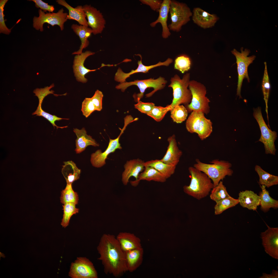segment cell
Masks as SVG:
<instances>
[{
  "label": "cell",
  "instance_id": "obj_41",
  "mask_svg": "<svg viewBox=\"0 0 278 278\" xmlns=\"http://www.w3.org/2000/svg\"><path fill=\"white\" fill-rule=\"evenodd\" d=\"M171 109L170 105L164 107L161 106H155L147 115L150 117L157 122L161 121L167 113Z\"/></svg>",
  "mask_w": 278,
  "mask_h": 278
},
{
  "label": "cell",
  "instance_id": "obj_34",
  "mask_svg": "<svg viewBox=\"0 0 278 278\" xmlns=\"http://www.w3.org/2000/svg\"><path fill=\"white\" fill-rule=\"evenodd\" d=\"M76 205L73 203H68L63 205V214L61 223L63 227L65 228L67 227L71 216L79 212V209L76 207Z\"/></svg>",
  "mask_w": 278,
  "mask_h": 278
},
{
  "label": "cell",
  "instance_id": "obj_14",
  "mask_svg": "<svg viewBox=\"0 0 278 278\" xmlns=\"http://www.w3.org/2000/svg\"><path fill=\"white\" fill-rule=\"evenodd\" d=\"M83 7L88 19V26L92 29V33L95 35L101 33L106 24L102 13L90 5H85Z\"/></svg>",
  "mask_w": 278,
  "mask_h": 278
},
{
  "label": "cell",
  "instance_id": "obj_38",
  "mask_svg": "<svg viewBox=\"0 0 278 278\" xmlns=\"http://www.w3.org/2000/svg\"><path fill=\"white\" fill-rule=\"evenodd\" d=\"M32 115H36V116H41L45 118L48 120L52 125L54 127H56L57 129L58 128H67L68 126L63 127L57 126L55 124V122L56 121H59L62 119L69 120V119L62 118L59 117L55 115H53L47 112L42 108L41 105L39 104L36 110L32 113Z\"/></svg>",
  "mask_w": 278,
  "mask_h": 278
},
{
  "label": "cell",
  "instance_id": "obj_26",
  "mask_svg": "<svg viewBox=\"0 0 278 278\" xmlns=\"http://www.w3.org/2000/svg\"><path fill=\"white\" fill-rule=\"evenodd\" d=\"M238 199L241 206L249 210H256L260 205L259 196L251 190L240 192Z\"/></svg>",
  "mask_w": 278,
  "mask_h": 278
},
{
  "label": "cell",
  "instance_id": "obj_16",
  "mask_svg": "<svg viewBox=\"0 0 278 278\" xmlns=\"http://www.w3.org/2000/svg\"><path fill=\"white\" fill-rule=\"evenodd\" d=\"M136 55L139 56L141 58L140 60H138V61L137 64L138 66L137 68L135 70H131L129 73H125L120 68H119L115 76L114 79L116 81L120 82V83L125 82H126V79L130 77L132 75L140 72L146 73H148L150 70L156 67L161 66H168L173 61L172 59L168 58L165 61L163 62H159L155 64L147 66L143 64L142 62V57L141 55L140 54Z\"/></svg>",
  "mask_w": 278,
  "mask_h": 278
},
{
  "label": "cell",
  "instance_id": "obj_36",
  "mask_svg": "<svg viewBox=\"0 0 278 278\" xmlns=\"http://www.w3.org/2000/svg\"><path fill=\"white\" fill-rule=\"evenodd\" d=\"M214 207V214L218 215L229 208L235 206L239 203L238 199L230 196L216 202Z\"/></svg>",
  "mask_w": 278,
  "mask_h": 278
},
{
  "label": "cell",
  "instance_id": "obj_4",
  "mask_svg": "<svg viewBox=\"0 0 278 278\" xmlns=\"http://www.w3.org/2000/svg\"><path fill=\"white\" fill-rule=\"evenodd\" d=\"M190 79L189 73L184 75L182 79L177 74L171 78V83L168 87L171 88L173 91V99L170 105L171 109L175 106L181 104L187 106L191 102L192 94L190 90L188 89Z\"/></svg>",
  "mask_w": 278,
  "mask_h": 278
},
{
  "label": "cell",
  "instance_id": "obj_43",
  "mask_svg": "<svg viewBox=\"0 0 278 278\" xmlns=\"http://www.w3.org/2000/svg\"><path fill=\"white\" fill-rule=\"evenodd\" d=\"M8 0L0 1V33L9 34L11 32V29L7 28L5 23L4 14V8Z\"/></svg>",
  "mask_w": 278,
  "mask_h": 278
},
{
  "label": "cell",
  "instance_id": "obj_44",
  "mask_svg": "<svg viewBox=\"0 0 278 278\" xmlns=\"http://www.w3.org/2000/svg\"><path fill=\"white\" fill-rule=\"evenodd\" d=\"M95 110L91 98H85L82 103L81 111L83 115L87 118Z\"/></svg>",
  "mask_w": 278,
  "mask_h": 278
},
{
  "label": "cell",
  "instance_id": "obj_23",
  "mask_svg": "<svg viewBox=\"0 0 278 278\" xmlns=\"http://www.w3.org/2000/svg\"><path fill=\"white\" fill-rule=\"evenodd\" d=\"M143 252L142 247L124 252L127 272H133L140 266L143 261Z\"/></svg>",
  "mask_w": 278,
  "mask_h": 278
},
{
  "label": "cell",
  "instance_id": "obj_9",
  "mask_svg": "<svg viewBox=\"0 0 278 278\" xmlns=\"http://www.w3.org/2000/svg\"><path fill=\"white\" fill-rule=\"evenodd\" d=\"M253 111V116L258 123L261 131L258 141L264 144L266 154L275 155L276 149L274 142L277 137V132L272 131L268 127L263 117L260 107L254 108Z\"/></svg>",
  "mask_w": 278,
  "mask_h": 278
},
{
  "label": "cell",
  "instance_id": "obj_12",
  "mask_svg": "<svg viewBox=\"0 0 278 278\" xmlns=\"http://www.w3.org/2000/svg\"><path fill=\"white\" fill-rule=\"evenodd\" d=\"M124 120V125L123 128L120 129V134L115 139L110 138L108 146L105 151L102 152L101 150H98L91 154L90 161L93 167L100 168L103 166L105 164L106 160L110 154L114 152L117 149H122L119 142L120 137L127 125L132 122V119L127 117H125Z\"/></svg>",
  "mask_w": 278,
  "mask_h": 278
},
{
  "label": "cell",
  "instance_id": "obj_13",
  "mask_svg": "<svg viewBox=\"0 0 278 278\" xmlns=\"http://www.w3.org/2000/svg\"><path fill=\"white\" fill-rule=\"evenodd\" d=\"M68 275L72 278H97L93 264L86 257H79L71 263Z\"/></svg>",
  "mask_w": 278,
  "mask_h": 278
},
{
  "label": "cell",
  "instance_id": "obj_33",
  "mask_svg": "<svg viewBox=\"0 0 278 278\" xmlns=\"http://www.w3.org/2000/svg\"><path fill=\"white\" fill-rule=\"evenodd\" d=\"M60 201L64 204L68 203H73L76 205L79 200L77 193L73 189L72 184H67L65 188L61 192Z\"/></svg>",
  "mask_w": 278,
  "mask_h": 278
},
{
  "label": "cell",
  "instance_id": "obj_47",
  "mask_svg": "<svg viewBox=\"0 0 278 278\" xmlns=\"http://www.w3.org/2000/svg\"><path fill=\"white\" fill-rule=\"evenodd\" d=\"M142 4L149 6L151 9L158 12L163 1L160 0H140Z\"/></svg>",
  "mask_w": 278,
  "mask_h": 278
},
{
  "label": "cell",
  "instance_id": "obj_27",
  "mask_svg": "<svg viewBox=\"0 0 278 278\" xmlns=\"http://www.w3.org/2000/svg\"><path fill=\"white\" fill-rule=\"evenodd\" d=\"M143 170L139 174L137 181H131L132 185L136 186L141 180L153 181L161 183L164 182L167 179L162 174L152 167L145 166Z\"/></svg>",
  "mask_w": 278,
  "mask_h": 278
},
{
  "label": "cell",
  "instance_id": "obj_45",
  "mask_svg": "<svg viewBox=\"0 0 278 278\" xmlns=\"http://www.w3.org/2000/svg\"><path fill=\"white\" fill-rule=\"evenodd\" d=\"M134 105L135 108L142 113L147 115L155 106L154 103L152 102H144L140 101Z\"/></svg>",
  "mask_w": 278,
  "mask_h": 278
},
{
  "label": "cell",
  "instance_id": "obj_11",
  "mask_svg": "<svg viewBox=\"0 0 278 278\" xmlns=\"http://www.w3.org/2000/svg\"><path fill=\"white\" fill-rule=\"evenodd\" d=\"M39 16H34L33 19V27L38 30L43 31V25L47 23L54 26L57 25L59 26L61 31L64 29V25L67 20L66 18L68 14L64 12L62 8L56 13L45 12L40 9L38 11Z\"/></svg>",
  "mask_w": 278,
  "mask_h": 278
},
{
  "label": "cell",
  "instance_id": "obj_42",
  "mask_svg": "<svg viewBox=\"0 0 278 278\" xmlns=\"http://www.w3.org/2000/svg\"><path fill=\"white\" fill-rule=\"evenodd\" d=\"M54 86V84H52L49 86H47L42 88H37L33 91V92L35 94V95L37 96L39 99V104L41 105L43 100L49 94H53L56 96L59 95H65L66 94L62 95L54 94V91L52 90H50L52 88H53Z\"/></svg>",
  "mask_w": 278,
  "mask_h": 278
},
{
  "label": "cell",
  "instance_id": "obj_48",
  "mask_svg": "<svg viewBox=\"0 0 278 278\" xmlns=\"http://www.w3.org/2000/svg\"><path fill=\"white\" fill-rule=\"evenodd\" d=\"M34 2L37 8H40V9L45 12L48 11L49 12L53 13L55 10L54 6L48 5L47 3L43 2L41 0H31Z\"/></svg>",
  "mask_w": 278,
  "mask_h": 278
},
{
  "label": "cell",
  "instance_id": "obj_22",
  "mask_svg": "<svg viewBox=\"0 0 278 278\" xmlns=\"http://www.w3.org/2000/svg\"><path fill=\"white\" fill-rule=\"evenodd\" d=\"M116 237L124 252L142 247L140 239L133 233L120 232Z\"/></svg>",
  "mask_w": 278,
  "mask_h": 278
},
{
  "label": "cell",
  "instance_id": "obj_5",
  "mask_svg": "<svg viewBox=\"0 0 278 278\" xmlns=\"http://www.w3.org/2000/svg\"><path fill=\"white\" fill-rule=\"evenodd\" d=\"M189 88L192 95L190 103L186 106L189 112L201 111L207 114L210 111V100L206 96V89L205 86L194 80L190 81Z\"/></svg>",
  "mask_w": 278,
  "mask_h": 278
},
{
  "label": "cell",
  "instance_id": "obj_18",
  "mask_svg": "<svg viewBox=\"0 0 278 278\" xmlns=\"http://www.w3.org/2000/svg\"><path fill=\"white\" fill-rule=\"evenodd\" d=\"M167 141L169 144L166 152L160 160L166 163L176 166L179 161L182 152L178 147L174 135L169 137Z\"/></svg>",
  "mask_w": 278,
  "mask_h": 278
},
{
  "label": "cell",
  "instance_id": "obj_8",
  "mask_svg": "<svg viewBox=\"0 0 278 278\" xmlns=\"http://www.w3.org/2000/svg\"><path fill=\"white\" fill-rule=\"evenodd\" d=\"M169 12L171 22L168 27L170 30L177 32H179L182 26L190 21L193 14L186 4L174 0H171Z\"/></svg>",
  "mask_w": 278,
  "mask_h": 278
},
{
  "label": "cell",
  "instance_id": "obj_35",
  "mask_svg": "<svg viewBox=\"0 0 278 278\" xmlns=\"http://www.w3.org/2000/svg\"><path fill=\"white\" fill-rule=\"evenodd\" d=\"M210 197L216 203L230 196L228 193L226 187L222 181L214 186L211 190Z\"/></svg>",
  "mask_w": 278,
  "mask_h": 278
},
{
  "label": "cell",
  "instance_id": "obj_37",
  "mask_svg": "<svg viewBox=\"0 0 278 278\" xmlns=\"http://www.w3.org/2000/svg\"><path fill=\"white\" fill-rule=\"evenodd\" d=\"M170 111L171 117L174 122L177 123H181L185 121L188 116V111L183 105L176 106Z\"/></svg>",
  "mask_w": 278,
  "mask_h": 278
},
{
  "label": "cell",
  "instance_id": "obj_46",
  "mask_svg": "<svg viewBox=\"0 0 278 278\" xmlns=\"http://www.w3.org/2000/svg\"><path fill=\"white\" fill-rule=\"evenodd\" d=\"M103 94L102 92L97 90L91 98L96 110L100 111L102 109V100Z\"/></svg>",
  "mask_w": 278,
  "mask_h": 278
},
{
  "label": "cell",
  "instance_id": "obj_29",
  "mask_svg": "<svg viewBox=\"0 0 278 278\" xmlns=\"http://www.w3.org/2000/svg\"><path fill=\"white\" fill-rule=\"evenodd\" d=\"M62 166V172L65 178L67 184H72L74 181L79 179L81 170L72 161L64 162Z\"/></svg>",
  "mask_w": 278,
  "mask_h": 278
},
{
  "label": "cell",
  "instance_id": "obj_24",
  "mask_svg": "<svg viewBox=\"0 0 278 278\" xmlns=\"http://www.w3.org/2000/svg\"><path fill=\"white\" fill-rule=\"evenodd\" d=\"M73 131L77 136L75 140L76 148L75 151L76 153H80L84 151L88 146H99L95 140L90 135H88L84 127L79 129L74 128Z\"/></svg>",
  "mask_w": 278,
  "mask_h": 278
},
{
  "label": "cell",
  "instance_id": "obj_6",
  "mask_svg": "<svg viewBox=\"0 0 278 278\" xmlns=\"http://www.w3.org/2000/svg\"><path fill=\"white\" fill-rule=\"evenodd\" d=\"M167 81L165 78L160 76L157 79L151 78L144 80H135L134 81L125 82L120 83L116 86L115 88L117 89H120L124 92L128 87L133 85L137 86L139 89L140 93L134 95L133 97L136 102L140 101L143 96L144 94L146 89L148 88H153V90L150 93L145 95L146 97H151L155 92L163 89L166 86Z\"/></svg>",
  "mask_w": 278,
  "mask_h": 278
},
{
  "label": "cell",
  "instance_id": "obj_7",
  "mask_svg": "<svg viewBox=\"0 0 278 278\" xmlns=\"http://www.w3.org/2000/svg\"><path fill=\"white\" fill-rule=\"evenodd\" d=\"M186 126L188 132L197 133L202 140L208 137L212 132V122L201 111H192L186 120Z\"/></svg>",
  "mask_w": 278,
  "mask_h": 278
},
{
  "label": "cell",
  "instance_id": "obj_25",
  "mask_svg": "<svg viewBox=\"0 0 278 278\" xmlns=\"http://www.w3.org/2000/svg\"><path fill=\"white\" fill-rule=\"evenodd\" d=\"M56 2L58 4L64 6L68 10V14L66 18L67 20H74L77 21L80 25L88 27L86 15L83 10V6L78 5L73 8L64 0H57Z\"/></svg>",
  "mask_w": 278,
  "mask_h": 278
},
{
  "label": "cell",
  "instance_id": "obj_17",
  "mask_svg": "<svg viewBox=\"0 0 278 278\" xmlns=\"http://www.w3.org/2000/svg\"><path fill=\"white\" fill-rule=\"evenodd\" d=\"M95 53L94 52L87 50L81 54L76 55L75 56L73 61V70L74 76L78 82L86 83L88 80L85 77V75L89 72L97 70L87 69L84 66V64L86 58Z\"/></svg>",
  "mask_w": 278,
  "mask_h": 278
},
{
  "label": "cell",
  "instance_id": "obj_2",
  "mask_svg": "<svg viewBox=\"0 0 278 278\" xmlns=\"http://www.w3.org/2000/svg\"><path fill=\"white\" fill-rule=\"evenodd\" d=\"M188 171L191 175L189 185L183 187L184 192L199 200L207 196L214 187L211 179L205 173L194 167H190Z\"/></svg>",
  "mask_w": 278,
  "mask_h": 278
},
{
  "label": "cell",
  "instance_id": "obj_3",
  "mask_svg": "<svg viewBox=\"0 0 278 278\" xmlns=\"http://www.w3.org/2000/svg\"><path fill=\"white\" fill-rule=\"evenodd\" d=\"M193 167L206 174L212 181L214 187L226 176H232L233 173L231 169L232 164L227 161L214 159L210 162L211 164H207L197 159Z\"/></svg>",
  "mask_w": 278,
  "mask_h": 278
},
{
  "label": "cell",
  "instance_id": "obj_1",
  "mask_svg": "<svg viewBox=\"0 0 278 278\" xmlns=\"http://www.w3.org/2000/svg\"><path fill=\"white\" fill-rule=\"evenodd\" d=\"M104 272L116 277H119L127 272L124 252L121 249L116 237L113 235L103 234L97 247Z\"/></svg>",
  "mask_w": 278,
  "mask_h": 278
},
{
  "label": "cell",
  "instance_id": "obj_19",
  "mask_svg": "<svg viewBox=\"0 0 278 278\" xmlns=\"http://www.w3.org/2000/svg\"><path fill=\"white\" fill-rule=\"evenodd\" d=\"M192 16L193 22L204 29L213 27L219 19L216 15L210 14L198 7L194 9Z\"/></svg>",
  "mask_w": 278,
  "mask_h": 278
},
{
  "label": "cell",
  "instance_id": "obj_20",
  "mask_svg": "<svg viewBox=\"0 0 278 278\" xmlns=\"http://www.w3.org/2000/svg\"><path fill=\"white\" fill-rule=\"evenodd\" d=\"M144 163L139 159H134L127 161L125 164V170L122 175V180L125 185H127L130 178L134 177L137 181L140 172L144 169Z\"/></svg>",
  "mask_w": 278,
  "mask_h": 278
},
{
  "label": "cell",
  "instance_id": "obj_31",
  "mask_svg": "<svg viewBox=\"0 0 278 278\" xmlns=\"http://www.w3.org/2000/svg\"><path fill=\"white\" fill-rule=\"evenodd\" d=\"M262 189L259 196L260 205L261 209L264 212L268 211L271 208H277L278 207V201L272 198L268 191L264 185L260 186Z\"/></svg>",
  "mask_w": 278,
  "mask_h": 278
},
{
  "label": "cell",
  "instance_id": "obj_10",
  "mask_svg": "<svg viewBox=\"0 0 278 278\" xmlns=\"http://www.w3.org/2000/svg\"><path fill=\"white\" fill-rule=\"evenodd\" d=\"M240 50L241 52L238 51L235 49L231 51L232 53L235 56L236 59L238 74L237 94L239 96L240 98H242L241 95V91L244 79H246L248 81L250 82L248 72V67L253 63L256 57L255 55L248 56L250 51L247 49H245L244 50L243 48L242 47Z\"/></svg>",
  "mask_w": 278,
  "mask_h": 278
},
{
  "label": "cell",
  "instance_id": "obj_40",
  "mask_svg": "<svg viewBox=\"0 0 278 278\" xmlns=\"http://www.w3.org/2000/svg\"><path fill=\"white\" fill-rule=\"evenodd\" d=\"M191 63L189 58L185 55H181L175 59L174 68L184 73L190 68Z\"/></svg>",
  "mask_w": 278,
  "mask_h": 278
},
{
  "label": "cell",
  "instance_id": "obj_21",
  "mask_svg": "<svg viewBox=\"0 0 278 278\" xmlns=\"http://www.w3.org/2000/svg\"><path fill=\"white\" fill-rule=\"evenodd\" d=\"M171 0H164L159 11V15L157 19L150 23L152 27H155L158 23H160L162 27V36L164 39L168 38L171 34L167 24L168 14L169 12Z\"/></svg>",
  "mask_w": 278,
  "mask_h": 278
},
{
  "label": "cell",
  "instance_id": "obj_30",
  "mask_svg": "<svg viewBox=\"0 0 278 278\" xmlns=\"http://www.w3.org/2000/svg\"><path fill=\"white\" fill-rule=\"evenodd\" d=\"M145 166L152 167L162 174L167 179L174 173L176 166L166 163L160 160L155 159L144 163Z\"/></svg>",
  "mask_w": 278,
  "mask_h": 278
},
{
  "label": "cell",
  "instance_id": "obj_39",
  "mask_svg": "<svg viewBox=\"0 0 278 278\" xmlns=\"http://www.w3.org/2000/svg\"><path fill=\"white\" fill-rule=\"evenodd\" d=\"M265 70L264 75L262 82V89L264 96V99L266 104V111L267 114L268 122V101L269 97V93L271 89V85L269 82V77L268 74L267 64L266 62L264 63Z\"/></svg>",
  "mask_w": 278,
  "mask_h": 278
},
{
  "label": "cell",
  "instance_id": "obj_28",
  "mask_svg": "<svg viewBox=\"0 0 278 278\" xmlns=\"http://www.w3.org/2000/svg\"><path fill=\"white\" fill-rule=\"evenodd\" d=\"M71 28L74 33L79 37L81 44L78 50L73 52L72 54L79 55L82 52L83 49L85 48L89 45L88 38L92 32L90 28L76 24H73L71 26Z\"/></svg>",
  "mask_w": 278,
  "mask_h": 278
},
{
  "label": "cell",
  "instance_id": "obj_49",
  "mask_svg": "<svg viewBox=\"0 0 278 278\" xmlns=\"http://www.w3.org/2000/svg\"><path fill=\"white\" fill-rule=\"evenodd\" d=\"M263 276L259 278H278V272L277 271L273 270L272 273L270 274H267L265 273L263 274Z\"/></svg>",
  "mask_w": 278,
  "mask_h": 278
},
{
  "label": "cell",
  "instance_id": "obj_32",
  "mask_svg": "<svg viewBox=\"0 0 278 278\" xmlns=\"http://www.w3.org/2000/svg\"><path fill=\"white\" fill-rule=\"evenodd\" d=\"M255 170L259 177V183L268 188L278 184V177L269 173L263 170L259 166L256 165Z\"/></svg>",
  "mask_w": 278,
  "mask_h": 278
},
{
  "label": "cell",
  "instance_id": "obj_15",
  "mask_svg": "<svg viewBox=\"0 0 278 278\" xmlns=\"http://www.w3.org/2000/svg\"><path fill=\"white\" fill-rule=\"evenodd\" d=\"M261 233L262 245L266 252L274 258L278 259V228H271Z\"/></svg>",
  "mask_w": 278,
  "mask_h": 278
}]
</instances>
